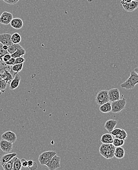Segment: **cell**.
I'll return each mask as SVG.
<instances>
[{
    "label": "cell",
    "instance_id": "cell-1",
    "mask_svg": "<svg viewBox=\"0 0 138 170\" xmlns=\"http://www.w3.org/2000/svg\"><path fill=\"white\" fill-rule=\"evenodd\" d=\"M138 83V74L133 71L131 72L130 76L128 79L124 83L121 85V87L122 88L126 89L127 90H130L133 89L136 85Z\"/></svg>",
    "mask_w": 138,
    "mask_h": 170
},
{
    "label": "cell",
    "instance_id": "cell-2",
    "mask_svg": "<svg viewBox=\"0 0 138 170\" xmlns=\"http://www.w3.org/2000/svg\"><path fill=\"white\" fill-rule=\"evenodd\" d=\"M111 111L113 113L120 112L125 108L126 104V100L125 98L119 99L118 100L111 102Z\"/></svg>",
    "mask_w": 138,
    "mask_h": 170
},
{
    "label": "cell",
    "instance_id": "cell-3",
    "mask_svg": "<svg viewBox=\"0 0 138 170\" xmlns=\"http://www.w3.org/2000/svg\"><path fill=\"white\" fill-rule=\"evenodd\" d=\"M95 102L99 106L109 102L108 91L103 90L98 92L95 96Z\"/></svg>",
    "mask_w": 138,
    "mask_h": 170
},
{
    "label": "cell",
    "instance_id": "cell-4",
    "mask_svg": "<svg viewBox=\"0 0 138 170\" xmlns=\"http://www.w3.org/2000/svg\"><path fill=\"white\" fill-rule=\"evenodd\" d=\"M56 154V153L53 150H48L43 152L39 156V162L41 165H45Z\"/></svg>",
    "mask_w": 138,
    "mask_h": 170
},
{
    "label": "cell",
    "instance_id": "cell-5",
    "mask_svg": "<svg viewBox=\"0 0 138 170\" xmlns=\"http://www.w3.org/2000/svg\"><path fill=\"white\" fill-rule=\"evenodd\" d=\"M60 158L56 154L54 155L51 159L45 165L47 166L50 170H54L60 167Z\"/></svg>",
    "mask_w": 138,
    "mask_h": 170
},
{
    "label": "cell",
    "instance_id": "cell-6",
    "mask_svg": "<svg viewBox=\"0 0 138 170\" xmlns=\"http://www.w3.org/2000/svg\"><path fill=\"white\" fill-rule=\"evenodd\" d=\"M121 4L123 5L124 10L126 12H132L135 10L138 7V1H132L130 3H126L122 0Z\"/></svg>",
    "mask_w": 138,
    "mask_h": 170
},
{
    "label": "cell",
    "instance_id": "cell-7",
    "mask_svg": "<svg viewBox=\"0 0 138 170\" xmlns=\"http://www.w3.org/2000/svg\"><path fill=\"white\" fill-rule=\"evenodd\" d=\"M13 18V15L9 12H3L0 16V23L4 25L9 24Z\"/></svg>",
    "mask_w": 138,
    "mask_h": 170
},
{
    "label": "cell",
    "instance_id": "cell-8",
    "mask_svg": "<svg viewBox=\"0 0 138 170\" xmlns=\"http://www.w3.org/2000/svg\"><path fill=\"white\" fill-rule=\"evenodd\" d=\"M1 139L10 142L11 143H14L17 140V136L13 132L9 130L3 133L1 136Z\"/></svg>",
    "mask_w": 138,
    "mask_h": 170
},
{
    "label": "cell",
    "instance_id": "cell-9",
    "mask_svg": "<svg viewBox=\"0 0 138 170\" xmlns=\"http://www.w3.org/2000/svg\"><path fill=\"white\" fill-rule=\"evenodd\" d=\"M108 91L110 102L111 103L120 99V92L118 89H111Z\"/></svg>",
    "mask_w": 138,
    "mask_h": 170
},
{
    "label": "cell",
    "instance_id": "cell-10",
    "mask_svg": "<svg viewBox=\"0 0 138 170\" xmlns=\"http://www.w3.org/2000/svg\"><path fill=\"white\" fill-rule=\"evenodd\" d=\"M0 148L4 153H9L13 149V143L1 139L0 141Z\"/></svg>",
    "mask_w": 138,
    "mask_h": 170
},
{
    "label": "cell",
    "instance_id": "cell-11",
    "mask_svg": "<svg viewBox=\"0 0 138 170\" xmlns=\"http://www.w3.org/2000/svg\"><path fill=\"white\" fill-rule=\"evenodd\" d=\"M11 37L12 34L9 33H4L0 34V43L7 46L12 45L13 43L12 42Z\"/></svg>",
    "mask_w": 138,
    "mask_h": 170
},
{
    "label": "cell",
    "instance_id": "cell-12",
    "mask_svg": "<svg viewBox=\"0 0 138 170\" xmlns=\"http://www.w3.org/2000/svg\"><path fill=\"white\" fill-rule=\"evenodd\" d=\"M10 26L16 29V30H19L21 29L23 26V21L21 19L19 18H15L12 19V20L10 22Z\"/></svg>",
    "mask_w": 138,
    "mask_h": 170
},
{
    "label": "cell",
    "instance_id": "cell-13",
    "mask_svg": "<svg viewBox=\"0 0 138 170\" xmlns=\"http://www.w3.org/2000/svg\"><path fill=\"white\" fill-rule=\"evenodd\" d=\"M115 149L116 147H115L112 144H109L104 154V158H105L106 159L112 158L114 156V153L115 151Z\"/></svg>",
    "mask_w": 138,
    "mask_h": 170
},
{
    "label": "cell",
    "instance_id": "cell-14",
    "mask_svg": "<svg viewBox=\"0 0 138 170\" xmlns=\"http://www.w3.org/2000/svg\"><path fill=\"white\" fill-rule=\"evenodd\" d=\"M117 121L113 119H110L106 122L104 124V127L109 132H112L117 124Z\"/></svg>",
    "mask_w": 138,
    "mask_h": 170
},
{
    "label": "cell",
    "instance_id": "cell-15",
    "mask_svg": "<svg viewBox=\"0 0 138 170\" xmlns=\"http://www.w3.org/2000/svg\"><path fill=\"white\" fill-rule=\"evenodd\" d=\"M16 155H17V153H7L1 156H0V165L1 166H3V165L11 160L13 157L16 156Z\"/></svg>",
    "mask_w": 138,
    "mask_h": 170
},
{
    "label": "cell",
    "instance_id": "cell-16",
    "mask_svg": "<svg viewBox=\"0 0 138 170\" xmlns=\"http://www.w3.org/2000/svg\"><path fill=\"white\" fill-rule=\"evenodd\" d=\"M21 77L20 75L18 74L16 75L14 78L13 80H12V82L10 83V90H14L18 87L20 84V81H21Z\"/></svg>",
    "mask_w": 138,
    "mask_h": 170
},
{
    "label": "cell",
    "instance_id": "cell-17",
    "mask_svg": "<svg viewBox=\"0 0 138 170\" xmlns=\"http://www.w3.org/2000/svg\"><path fill=\"white\" fill-rule=\"evenodd\" d=\"M125 155L124 149L121 146L116 147L115 151L114 153V156L117 158L122 159L124 158Z\"/></svg>",
    "mask_w": 138,
    "mask_h": 170
},
{
    "label": "cell",
    "instance_id": "cell-18",
    "mask_svg": "<svg viewBox=\"0 0 138 170\" xmlns=\"http://www.w3.org/2000/svg\"><path fill=\"white\" fill-rule=\"evenodd\" d=\"M113 137L112 135L109 133H105L100 138V141L103 143L112 144L113 141Z\"/></svg>",
    "mask_w": 138,
    "mask_h": 170
},
{
    "label": "cell",
    "instance_id": "cell-19",
    "mask_svg": "<svg viewBox=\"0 0 138 170\" xmlns=\"http://www.w3.org/2000/svg\"><path fill=\"white\" fill-rule=\"evenodd\" d=\"M100 110L103 113H109L111 111V102H108L105 103L104 104L100 106Z\"/></svg>",
    "mask_w": 138,
    "mask_h": 170
},
{
    "label": "cell",
    "instance_id": "cell-20",
    "mask_svg": "<svg viewBox=\"0 0 138 170\" xmlns=\"http://www.w3.org/2000/svg\"><path fill=\"white\" fill-rule=\"evenodd\" d=\"M26 54V50H25L24 48L23 47L19 48V49H17V51L13 53L12 54H10L12 57L13 58H17V57H20L21 56H24Z\"/></svg>",
    "mask_w": 138,
    "mask_h": 170
},
{
    "label": "cell",
    "instance_id": "cell-21",
    "mask_svg": "<svg viewBox=\"0 0 138 170\" xmlns=\"http://www.w3.org/2000/svg\"><path fill=\"white\" fill-rule=\"evenodd\" d=\"M16 157V156L13 157L11 160L5 163L3 165V166H1L3 167V169L4 170H12L13 162L14 161Z\"/></svg>",
    "mask_w": 138,
    "mask_h": 170
},
{
    "label": "cell",
    "instance_id": "cell-22",
    "mask_svg": "<svg viewBox=\"0 0 138 170\" xmlns=\"http://www.w3.org/2000/svg\"><path fill=\"white\" fill-rule=\"evenodd\" d=\"M21 47L22 46L19 45V44H13L8 47L7 51L9 54H12L15 53L17 51V49Z\"/></svg>",
    "mask_w": 138,
    "mask_h": 170
},
{
    "label": "cell",
    "instance_id": "cell-23",
    "mask_svg": "<svg viewBox=\"0 0 138 170\" xmlns=\"http://www.w3.org/2000/svg\"><path fill=\"white\" fill-rule=\"evenodd\" d=\"M11 39L13 44H19L21 41V36L19 33H15L12 35Z\"/></svg>",
    "mask_w": 138,
    "mask_h": 170
},
{
    "label": "cell",
    "instance_id": "cell-24",
    "mask_svg": "<svg viewBox=\"0 0 138 170\" xmlns=\"http://www.w3.org/2000/svg\"><path fill=\"white\" fill-rule=\"evenodd\" d=\"M22 163L21 160L18 157H16L14 161L13 162V169L12 170H20L22 169Z\"/></svg>",
    "mask_w": 138,
    "mask_h": 170
},
{
    "label": "cell",
    "instance_id": "cell-25",
    "mask_svg": "<svg viewBox=\"0 0 138 170\" xmlns=\"http://www.w3.org/2000/svg\"><path fill=\"white\" fill-rule=\"evenodd\" d=\"M124 144V140L123 139L115 138V137L113 139L112 144L116 147L123 146Z\"/></svg>",
    "mask_w": 138,
    "mask_h": 170
},
{
    "label": "cell",
    "instance_id": "cell-26",
    "mask_svg": "<svg viewBox=\"0 0 138 170\" xmlns=\"http://www.w3.org/2000/svg\"><path fill=\"white\" fill-rule=\"evenodd\" d=\"M114 137L125 140L127 137V133L124 129H121V130Z\"/></svg>",
    "mask_w": 138,
    "mask_h": 170
},
{
    "label": "cell",
    "instance_id": "cell-27",
    "mask_svg": "<svg viewBox=\"0 0 138 170\" xmlns=\"http://www.w3.org/2000/svg\"><path fill=\"white\" fill-rule=\"evenodd\" d=\"M109 144L103 143L100 146V148H99V152H100V154H101V156L103 157H104V154H105L106 150L109 146Z\"/></svg>",
    "mask_w": 138,
    "mask_h": 170
},
{
    "label": "cell",
    "instance_id": "cell-28",
    "mask_svg": "<svg viewBox=\"0 0 138 170\" xmlns=\"http://www.w3.org/2000/svg\"><path fill=\"white\" fill-rule=\"evenodd\" d=\"M23 63H19V64H16L13 65L12 68V69L13 71L15 72L16 73H18L21 71L23 67Z\"/></svg>",
    "mask_w": 138,
    "mask_h": 170
},
{
    "label": "cell",
    "instance_id": "cell-29",
    "mask_svg": "<svg viewBox=\"0 0 138 170\" xmlns=\"http://www.w3.org/2000/svg\"><path fill=\"white\" fill-rule=\"evenodd\" d=\"M7 87V83L4 80H0V91H4Z\"/></svg>",
    "mask_w": 138,
    "mask_h": 170
},
{
    "label": "cell",
    "instance_id": "cell-30",
    "mask_svg": "<svg viewBox=\"0 0 138 170\" xmlns=\"http://www.w3.org/2000/svg\"><path fill=\"white\" fill-rule=\"evenodd\" d=\"M25 61V59L24 58L23 56H20V57L16 58L14 63V64L13 65L19 64V63H24Z\"/></svg>",
    "mask_w": 138,
    "mask_h": 170
},
{
    "label": "cell",
    "instance_id": "cell-31",
    "mask_svg": "<svg viewBox=\"0 0 138 170\" xmlns=\"http://www.w3.org/2000/svg\"><path fill=\"white\" fill-rule=\"evenodd\" d=\"M4 3L10 5H14L16 4L20 0H2Z\"/></svg>",
    "mask_w": 138,
    "mask_h": 170
},
{
    "label": "cell",
    "instance_id": "cell-32",
    "mask_svg": "<svg viewBox=\"0 0 138 170\" xmlns=\"http://www.w3.org/2000/svg\"><path fill=\"white\" fill-rule=\"evenodd\" d=\"M3 44L0 43V56H4L5 54H9L7 50H5L3 49Z\"/></svg>",
    "mask_w": 138,
    "mask_h": 170
},
{
    "label": "cell",
    "instance_id": "cell-33",
    "mask_svg": "<svg viewBox=\"0 0 138 170\" xmlns=\"http://www.w3.org/2000/svg\"><path fill=\"white\" fill-rule=\"evenodd\" d=\"M121 129H114L112 132H110V133L111 135H112L113 136H116L119 132L121 130Z\"/></svg>",
    "mask_w": 138,
    "mask_h": 170
},
{
    "label": "cell",
    "instance_id": "cell-34",
    "mask_svg": "<svg viewBox=\"0 0 138 170\" xmlns=\"http://www.w3.org/2000/svg\"><path fill=\"white\" fill-rule=\"evenodd\" d=\"M15 59L13 57H11L9 60H8L6 62V64L9 65H13L14 63Z\"/></svg>",
    "mask_w": 138,
    "mask_h": 170
},
{
    "label": "cell",
    "instance_id": "cell-35",
    "mask_svg": "<svg viewBox=\"0 0 138 170\" xmlns=\"http://www.w3.org/2000/svg\"><path fill=\"white\" fill-rule=\"evenodd\" d=\"M21 161L22 166L26 168L27 167V161L25 159L23 158L21 159Z\"/></svg>",
    "mask_w": 138,
    "mask_h": 170
},
{
    "label": "cell",
    "instance_id": "cell-36",
    "mask_svg": "<svg viewBox=\"0 0 138 170\" xmlns=\"http://www.w3.org/2000/svg\"><path fill=\"white\" fill-rule=\"evenodd\" d=\"M11 57H12L11 55L9 54H7L4 55L3 59H4V61L6 62L8 60H9Z\"/></svg>",
    "mask_w": 138,
    "mask_h": 170
},
{
    "label": "cell",
    "instance_id": "cell-37",
    "mask_svg": "<svg viewBox=\"0 0 138 170\" xmlns=\"http://www.w3.org/2000/svg\"><path fill=\"white\" fill-rule=\"evenodd\" d=\"M37 164L36 162L34 161V163H33V164L32 165L31 167H29V169L30 170H35L37 169Z\"/></svg>",
    "mask_w": 138,
    "mask_h": 170
},
{
    "label": "cell",
    "instance_id": "cell-38",
    "mask_svg": "<svg viewBox=\"0 0 138 170\" xmlns=\"http://www.w3.org/2000/svg\"><path fill=\"white\" fill-rule=\"evenodd\" d=\"M33 163H34V161L33 160H29V161H27V167L32 166V165L33 164Z\"/></svg>",
    "mask_w": 138,
    "mask_h": 170
},
{
    "label": "cell",
    "instance_id": "cell-39",
    "mask_svg": "<svg viewBox=\"0 0 138 170\" xmlns=\"http://www.w3.org/2000/svg\"><path fill=\"white\" fill-rule=\"evenodd\" d=\"M8 47H9V46H7V45H3V49L5 50H7V49H8Z\"/></svg>",
    "mask_w": 138,
    "mask_h": 170
},
{
    "label": "cell",
    "instance_id": "cell-40",
    "mask_svg": "<svg viewBox=\"0 0 138 170\" xmlns=\"http://www.w3.org/2000/svg\"><path fill=\"white\" fill-rule=\"evenodd\" d=\"M133 1V0H124V1H125L126 3H130L131 1Z\"/></svg>",
    "mask_w": 138,
    "mask_h": 170
},
{
    "label": "cell",
    "instance_id": "cell-41",
    "mask_svg": "<svg viewBox=\"0 0 138 170\" xmlns=\"http://www.w3.org/2000/svg\"><path fill=\"white\" fill-rule=\"evenodd\" d=\"M135 70L136 71H134L136 73H138V71H138V67H137L135 69Z\"/></svg>",
    "mask_w": 138,
    "mask_h": 170
}]
</instances>
